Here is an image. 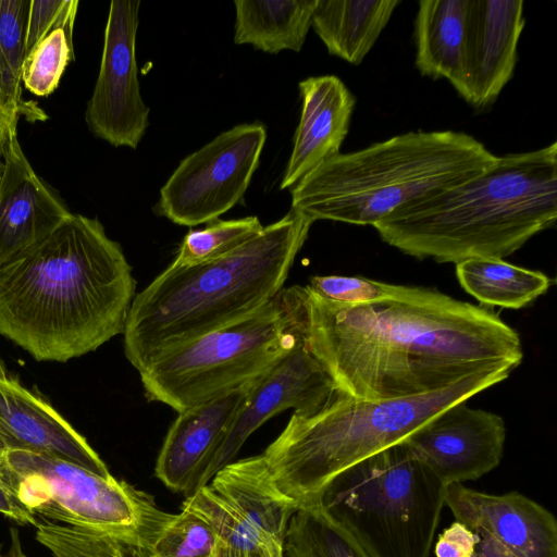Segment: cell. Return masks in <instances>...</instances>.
Instances as JSON below:
<instances>
[{
	"mask_svg": "<svg viewBox=\"0 0 557 557\" xmlns=\"http://www.w3.org/2000/svg\"><path fill=\"white\" fill-rule=\"evenodd\" d=\"M0 513L13 519L20 524H29L38 527L39 520L28 509H26L18 499L11 493L5 484L0 480Z\"/></svg>",
	"mask_w": 557,
	"mask_h": 557,
	"instance_id": "cell-34",
	"label": "cell"
},
{
	"mask_svg": "<svg viewBox=\"0 0 557 557\" xmlns=\"http://www.w3.org/2000/svg\"><path fill=\"white\" fill-rule=\"evenodd\" d=\"M313 220L290 209L249 242L199 264H170L135 295L124 352L138 371L157 357L238 322L284 288Z\"/></svg>",
	"mask_w": 557,
	"mask_h": 557,
	"instance_id": "cell-4",
	"label": "cell"
},
{
	"mask_svg": "<svg viewBox=\"0 0 557 557\" xmlns=\"http://www.w3.org/2000/svg\"><path fill=\"white\" fill-rule=\"evenodd\" d=\"M259 379V377H258ZM178 412L157 458L156 476L186 496L200 481L258 380Z\"/></svg>",
	"mask_w": 557,
	"mask_h": 557,
	"instance_id": "cell-18",
	"label": "cell"
},
{
	"mask_svg": "<svg viewBox=\"0 0 557 557\" xmlns=\"http://www.w3.org/2000/svg\"><path fill=\"white\" fill-rule=\"evenodd\" d=\"M468 0H421L414 22L416 66L423 76L459 75L465 42Z\"/></svg>",
	"mask_w": 557,
	"mask_h": 557,
	"instance_id": "cell-22",
	"label": "cell"
},
{
	"mask_svg": "<svg viewBox=\"0 0 557 557\" xmlns=\"http://www.w3.org/2000/svg\"><path fill=\"white\" fill-rule=\"evenodd\" d=\"M521 0H468L461 67L453 87L472 107L492 104L512 77L524 28Z\"/></svg>",
	"mask_w": 557,
	"mask_h": 557,
	"instance_id": "cell-15",
	"label": "cell"
},
{
	"mask_svg": "<svg viewBox=\"0 0 557 557\" xmlns=\"http://www.w3.org/2000/svg\"><path fill=\"white\" fill-rule=\"evenodd\" d=\"M456 275L461 287L480 302L508 309L528 306L552 285V280L543 272L492 257L456 263Z\"/></svg>",
	"mask_w": 557,
	"mask_h": 557,
	"instance_id": "cell-24",
	"label": "cell"
},
{
	"mask_svg": "<svg viewBox=\"0 0 557 557\" xmlns=\"http://www.w3.org/2000/svg\"><path fill=\"white\" fill-rule=\"evenodd\" d=\"M318 296L341 304H367L403 296L408 286L387 284L361 276H313L307 285Z\"/></svg>",
	"mask_w": 557,
	"mask_h": 557,
	"instance_id": "cell-31",
	"label": "cell"
},
{
	"mask_svg": "<svg viewBox=\"0 0 557 557\" xmlns=\"http://www.w3.org/2000/svg\"><path fill=\"white\" fill-rule=\"evenodd\" d=\"M0 267L35 248L73 214L26 158L17 132L2 140Z\"/></svg>",
	"mask_w": 557,
	"mask_h": 557,
	"instance_id": "cell-16",
	"label": "cell"
},
{
	"mask_svg": "<svg viewBox=\"0 0 557 557\" xmlns=\"http://www.w3.org/2000/svg\"><path fill=\"white\" fill-rule=\"evenodd\" d=\"M506 441L504 419L459 401L444 409L404 442L445 484L478 480L495 469Z\"/></svg>",
	"mask_w": 557,
	"mask_h": 557,
	"instance_id": "cell-13",
	"label": "cell"
},
{
	"mask_svg": "<svg viewBox=\"0 0 557 557\" xmlns=\"http://www.w3.org/2000/svg\"><path fill=\"white\" fill-rule=\"evenodd\" d=\"M139 5V0L111 1L99 73L85 112L96 137L131 149L137 148L149 124L137 77Z\"/></svg>",
	"mask_w": 557,
	"mask_h": 557,
	"instance_id": "cell-12",
	"label": "cell"
},
{
	"mask_svg": "<svg viewBox=\"0 0 557 557\" xmlns=\"http://www.w3.org/2000/svg\"><path fill=\"white\" fill-rule=\"evenodd\" d=\"M262 228L257 216L214 220L203 230L185 235L172 264L188 267L218 259L252 239Z\"/></svg>",
	"mask_w": 557,
	"mask_h": 557,
	"instance_id": "cell-28",
	"label": "cell"
},
{
	"mask_svg": "<svg viewBox=\"0 0 557 557\" xmlns=\"http://www.w3.org/2000/svg\"><path fill=\"white\" fill-rule=\"evenodd\" d=\"M79 2L70 0L53 27L26 54L22 84L33 95L48 97L74 61L73 28Z\"/></svg>",
	"mask_w": 557,
	"mask_h": 557,
	"instance_id": "cell-27",
	"label": "cell"
},
{
	"mask_svg": "<svg viewBox=\"0 0 557 557\" xmlns=\"http://www.w3.org/2000/svg\"><path fill=\"white\" fill-rule=\"evenodd\" d=\"M285 557H372L318 503L297 509L288 523Z\"/></svg>",
	"mask_w": 557,
	"mask_h": 557,
	"instance_id": "cell-25",
	"label": "cell"
},
{
	"mask_svg": "<svg viewBox=\"0 0 557 557\" xmlns=\"http://www.w3.org/2000/svg\"><path fill=\"white\" fill-rule=\"evenodd\" d=\"M318 0H235L234 42L268 53L299 52Z\"/></svg>",
	"mask_w": 557,
	"mask_h": 557,
	"instance_id": "cell-23",
	"label": "cell"
},
{
	"mask_svg": "<svg viewBox=\"0 0 557 557\" xmlns=\"http://www.w3.org/2000/svg\"><path fill=\"white\" fill-rule=\"evenodd\" d=\"M36 537L55 557H150L132 542L48 521L39 522Z\"/></svg>",
	"mask_w": 557,
	"mask_h": 557,
	"instance_id": "cell-29",
	"label": "cell"
},
{
	"mask_svg": "<svg viewBox=\"0 0 557 557\" xmlns=\"http://www.w3.org/2000/svg\"><path fill=\"white\" fill-rule=\"evenodd\" d=\"M511 371L486 370L438 392L392 400L369 401L334 389L320 407L294 411L259 456L274 486L297 509L312 506L339 473L404 442L444 409L506 380Z\"/></svg>",
	"mask_w": 557,
	"mask_h": 557,
	"instance_id": "cell-5",
	"label": "cell"
},
{
	"mask_svg": "<svg viewBox=\"0 0 557 557\" xmlns=\"http://www.w3.org/2000/svg\"><path fill=\"white\" fill-rule=\"evenodd\" d=\"M136 281L97 218L72 214L0 267V335L37 361L65 362L123 334Z\"/></svg>",
	"mask_w": 557,
	"mask_h": 557,
	"instance_id": "cell-2",
	"label": "cell"
},
{
	"mask_svg": "<svg viewBox=\"0 0 557 557\" xmlns=\"http://www.w3.org/2000/svg\"><path fill=\"white\" fill-rule=\"evenodd\" d=\"M445 491L401 442L339 473L318 503L372 557H430Z\"/></svg>",
	"mask_w": 557,
	"mask_h": 557,
	"instance_id": "cell-7",
	"label": "cell"
},
{
	"mask_svg": "<svg viewBox=\"0 0 557 557\" xmlns=\"http://www.w3.org/2000/svg\"><path fill=\"white\" fill-rule=\"evenodd\" d=\"M445 506L457 521L487 532L521 557H557L556 518L519 492L495 495L451 483Z\"/></svg>",
	"mask_w": 557,
	"mask_h": 557,
	"instance_id": "cell-19",
	"label": "cell"
},
{
	"mask_svg": "<svg viewBox=\"0 0 557 557\" xmlns=\"http://www.w3.org/2000/svg\"><path fill=\"white\" fill-rule=\"evenodd\" d=\"M29 4L30 0H0V81L20 115L35 122L45 121L47 115L36 102L22 97Z\"/></svg>",
	"mask_w": 557,
	"mask_h": 557,
	"instance_id": "cell-26",
	"label": "cell"
},
{
	"mask_svg": "<svg viewBox=\"0 0 557 557\" xmlns=\"http://www.w3.org/2000/svg\"><path fill=\"white\" fill-rule=\"evenodd\" d=\"M557 219V143L497 156L486 171L407 203L373 227L401 252L436 262L503 259Z\"/></svg>",
	"mask_w": 557,
	"mask_h": 557,
	"instance_id": "cell-3",
	"label": "cell"
},
{
	"mask_svg": "<svg viewBox=\"0 0 557 557\" xmlns=\"http://www.w3.org/2000/svg\"><path fill=\"white\" fill-rule=\"evenodd\" d=\"M479 535L462 522L455 520L437 537L435 557H472Z\"/></svg>",
	"mask_w": 557,
	"mask_h": 557,
	"instance_id": "cell-33",
	"label": "cell"
},
{
	"mask_svg": "<svg viewBox=\"0 0 557 557\" xmlns=\"http://www.w3.org/2000/svg\"><path fill=\"white\" fill-rule=\"evenodd\" d=\"M213 557H245L239 550L219 540Z\"/></svg>",
	"mask_w": 557,
	"mask_h": 557,
	"instance_id": "cell-37",
	"label": "cell"
},
{
	"mask_svg": "<svg viewBox=\"0 0 557 557\" xmlns=\"http://www.w3.org/2000/svg\"><path fill=\"white\" fill-rule=\"evenodd\" d=\"M70 0H30L26 54L53 27L65 11Z\"/></svg>",
	"mask_w": 557,
	"mask_h": 557,
	"instance_id": "cell-32",
	"label": "cell"
},
{
	"mask_svg": "<svg viewBox=\"0 0 557 557\" xmlns=\"http://www.w3.org/2000/svg\"><path fill=\"white\" fill-rule=\"evenodd\" d=\"M301 114L281 189L294 187L325 160L339 153L349 129L356 98L335 75L299 83Z\"/></svg>",
	"mask_w": 557,
	"mask_h": 557,
	"instance_id": "cell-20",
	"label": "cell"
},
{
	"mask_svg": "<svg viewBox=\"0 0 557 557\" xmlns=\"http://www.w3.org/2000/svg\"><path fill=\"white\" fill-rule=\"evenodd\" d=\"M12 543L9 554L3 555L0 552V557H26L25 554L22 550L21 543L18 540L17 532L13 529L11 534Z\"/></svg>",
	"mask_w": 557,
	"mask_h": 557,
	"instance_id": "cell-38",
	"label": "cell"
},
{
	"mask_svg": "<svg viewBox=\"0 0 557 557\" xmlns=\"http://www.w3.org/2000/svg\"><path fill=\"white\" fill-rule=\"evenodd\" d=\"M182 508L205 518L219 540L245 557H285L296 506L272 483L259 455L232 461L186 496Z\"/></svg>",
	"mask_w": 557,
	"mask_h": 557,
	"instance_id": "cell-10",
	"label": "cell"
},
{
	"mask_svg": "<svg viewBox=\"0 0 557 557\" xmlns=\"http://www.w3.org/2000/svg\"><path fill=\"white\" fill-rule=\"evenodd\" d=\"M280 298L335 389L355 398L417 397L523 359L519 334L494 311L434 288L349 305L294 285Z\"/></svg>",
	"mask_w": 557,
	"mask_h": 557,
	"instance_id": "cell-1",
	"label": "cell"
},
{
	"mask_svg": "<svg viewBox=\"0 0 557 557\" xmlns=\"http://www.w3.org/2000/svg\"><path fill=\"white\" fill-rule=\"evenodd\" d=\"M496 159L465 132H408L325 160L293 187L292 208L313 221L373 226L486 171Z\"/></svg>",
	"mask_w": 557,
	"mask_h": 557,
	"instance_id": "cell-6",
	"label": "cell"
},
{
	"mask_svg": "<svg viewBox=\"0 0 557 557\" xmlns=\"http://www.w3.org/2000/svg\"><path fill=\"white\" fill-rule=\"evenodd\" d=\"M2 139L0 138V175L2 171L3 160H2Z\"/></svg>",
	"mask_w": 557,
	"mask_h": 557,
	"instance_id": "cell-40",
	"label": "cell"
},
{
	"mask_svg": "<svg viewBox=\"0 0 557 557\" xmlns=\"http://www.w3.org/2000/svg\"><path fill=\"white\" fill-rule=\"evenodd\" d=\"M9 450L5 442L3 441V438L0 436V457L7 451Z\"/></svg>",
	"mask_w": 557,
	"mask_h": 557,
	"instance_id": "cell-39",
	"label": "cell"
},
{
	"mask_svg": "<svg viewBox=\"0 0 557 557\" xmlns=\"http://www.w3.org/2000/svg\"><path fill=\"white\" fill-rule=\"evenodd\" d=\"M334 389L331 376L300 337L290 352L255 382L247 400L206 470L199 488L234 461L246 440L270 418L289 408L294 411L313 410Z\"/></svg>",
	"mask_w": 557,
	"mask_h": 557,
	"instance_id": "cell-14",
	"label": "cell"
},
{
	"mask_svg": "<svg viewBox=\"0 0 557 557\" xmlns=\"http://www.w3.org/2000/svg\"><path fill=\"white\" fill-rule=\"evenodd\" d=\"M219 537L198 513L181 508L152 543L150 557H213Z\"/></svg>",
	"mask_w": 557,
	"mask_h": 557,
	"instance_id": "cell-30",
	"label": "cell"
},
{
	"mask_svg": "<svg viewBox=\"0 0 557 557\" xmlns=\"http://www.w3.org/2000/svg\"><path fill=\"white\" fill-rule=\"evenodd\" d=\"M265 139L262 123H244L188 154L161 187L159 213L184 226L218 220L247 190Z\"/></svg>",
	"mask_w": 557,
	"mask_h": 557,
	"instance_id": "cell-11",
	"label": "cell"
},
{
	"mask_svg": "<svg viewBox=\"0 0 557 557\" xmlns=\"http://www.w3.org/2000/svg\"><path fill=\"white\" fill-rule=\"evenodd\" d=\"M0 436L9 449L28 450L113 476L103 460L49 403L25 387L0 355Z\"/></svg>",
	"mask_w": 557,
	"mask_h": 557,
	"instance_id": "cell-17",
	"label": "cell"
},
{
	"mask_svg": "<svg viewBox=\"0 0 557 557\" xmlns=\"http://www.w3.org/2000/svg\"><path fill=\"white\" fill-rule=\"evenodd\" d=\"M0 480L42 521L119 537L150 555L172 516L125 481L28 450L9 449L0 457Z\"/></svg>",
	"mask_w": 557,
	"mask_h": 557,
	"instance_id": "cell-8",
	"label": "cell"
},
{
	"mask_svg": "<svg viewBox=\"0 0 557 557\" xmlns=\"http://www.w3.org/2000/svg\"><path fill=\"white\" fill-rule=\"evenodd\" d=\"M21 115L5 96L0 81V137L3 139L9 133L17 132Z\"/></svg>",
	"mask_w": 557,
	"mask_h": 557,
	"instance_id": "cell-36",
	"label": "cell"
},
{
	"mask_svg": "<svg viewBox=\"0 0 557 557\" xmlns=\"http://www.w3.org/2000/svg\"><path fill=\"white\" fill-rule=\"evenodd\" d=\"M299 341L278 293L251 315L176 347L139 370L145 396L184 411L262 376Z\"/></svg>",
	"mask_w": 557,
	"mask_h": 557,
	"instance_id": "cell-9",
	"label": "cell"
},
{
	"mask_svg": "<svg viewBox=\"0 0 557 557\" xmlns=\"http://www.w3.org/2000/svg\"><path fill=\"white\" fill-rule=\"evenodd\" d=\"M399 4V0H318L311 26L330 54L358 65Z\"/></svg>",
	"mask_w": 557,
	"mask_h": 557,
	"instance_id": "cell-21",
	"label": "cell"
},
{
	"mask_svg": "<svg viewBox=\"0 0 557 557\" xmlns=\"http://www.w3.org/2000/svg\"><path fill=\"white\" fill-rule=\"evenodd\" d=\"M473 532L479 535V542L472 557H521L487 532L482 530H474Z\"/></svg>",
	"mask_w": 557,
	"mask_h": 557,
	"instance_id": "cell-35",
	"label": "cell"
}]
</instances>
